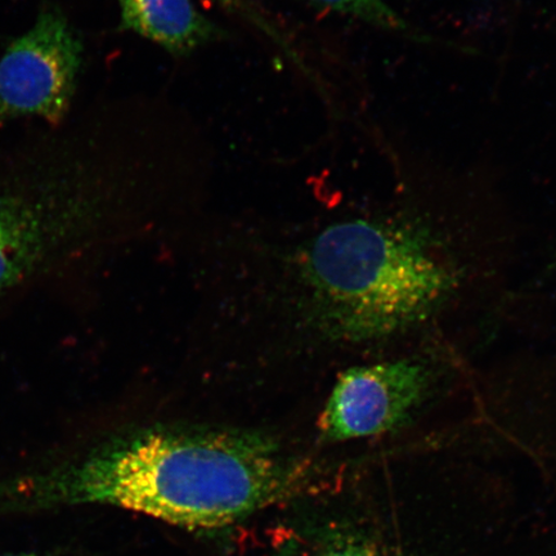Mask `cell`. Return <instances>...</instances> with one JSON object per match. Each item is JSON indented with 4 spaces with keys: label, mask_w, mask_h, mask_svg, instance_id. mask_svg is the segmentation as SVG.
Wrapping results in <instances>:
<instances>
[{
    "label": "cell",
    "mask_w": 556,
    "mask_h": 556,
    "mask_svg": "<svg viewBox=\"0 0 556 556\" xmlns=\"http://www.w3.org/2000/svg\"><path fill=\"white\" fill-rule=\"evenodd\" d=\"M85 46L52 0L0 58V129L16 123L59 127L73 115Z\"/></svg>",
    "instance_id": "cell-4"
},
{
    "label": "cell",
    "mask_w": 556,
    "mask_h": 556,
    "mask_svg": "<svg viewBox=\"0 0 556 556\" xmlns=\"http://www.w3.org/2000/svg\"><path fill=\"white\" fill-rule=\"evenodd\" d=\"M308 556H381L377 548L358 541L336 542Z\"/></svg>",
    "instance_id": "cell-9"
},
{
    "label": "cell",
    "mask_w": 556,
    "mask_h": 556,
    "mask_svg": "<svg viewBox=\"0 0 556 556\" xmlns=\"http://www.w3.org/2000/svg\"><path fill=\"white\" fill-rule=\"evenodd\" d=\"M117 3L122 31L151 40L177 58L197 52L225 35L192 0H117Z\"/></svg>",
    "instance_id": "cell-6"
},
{
    "label": "cell",
    "mask_w": 556,
    "mask_h": 556,
    "mask_svg": "<svg viewBox=\"0 0 556 556\" xmlns=\"http://www.w3.org/2000/svg\"><path fill=\"white\" fill-rule=\"evenodd\" d=\"M215 4L224 7L228 12L247 21L250 25L258 29L264 37H267L273 43L280 48V50L293 60L299 67H304L299 52L295 50L287 35L277 27L273 20H270L266 12L260 9L253 0H212Z\"/></svg>",
    "instance_id": "cell-8"
},
{
    "label": "cell",
    "mask_w": 556,
    "mask_h": 556,
    "mask_svg": "<svg viewBox=\"0 0 556 556\" xmlns=\"http://www.w3.org/2000/svg\"><path fill=\"white\" fill-rule=\"evenodd\" d=\"M432 387L433 370L421 361L348 368L319 417V432L330 442L391 432L412 419Z\"/></svg>",
    "instance_id": "cell-5"
},
{
    "label": "cell",
    "mask_w": 556,
    "mask_h": 556,
    "mask_svg": "<svg viewBox=\"0 0 556 556\" xmlns=\"http://www.w3.org/2000/svg\"><path fill=\"white\" fill-rule=\"evenodd\" d=\"M309 470L258 430L155 426L111 435L0 485L9 510L106 505L190 530H217L307 492Z\"/></svg>",
    "instance_id": "cell-1"
},
{
    "label": "cell",
    "mask_w": 556,
    "mask_h": 556,
    "mask_svg": "<svg viewBox=\"0 0 556 556\" xmlns=\"http://www.w3.org/2000/svg\"><path fill=\"white\" fill-rule=\"evenodd\" d=\"M432 231L408 214L339 222L303 249L299 276L319 330L365 342L426 321L455 287Z\"/></svg>",
    "instance_id": "cell-3"
},
{
    "label": "cell",
    "mask_w": 556,
    "mask_h": 556,
    "mask_svg": "<svg viewBox=\"0 0 556 556\" xmlns=\"http://www.w3.org/2000/svg\"><path fill=\"white\" fill-rule=\"evenodd\" d=\"M0 556H55L52 553H37V552H23V553H7Z\"/></svg>",
    "instance_id": "cell-10"
},
{
    "label": "cell",
    "mask_w": 556,
    "mask_h": 556,
    "mask_svg": "<svg viewBox=\"0 0 556 556\" xmlns=\"http://www.w3.org/2000/svg\"><path fill=\"white\" fill-rule=\"evenodd\" d=\"M307 2L337 12L339 15L363 21L377 29L420 41V43L432 40L409 25L407 20L403 18L384 0H307Z\"/></svg>",
    "instance_id": "cell-7"
},
{
    "label": "cell",
    "mask_w": 556,
    "mask_h": 556,
    "mask_svg": "<svg viewBox=\"0 0 556 556\" xmlns=\"http://www.w3.org/2000/svg\"><path fill=\"white\" fill-rule=\"evenodd\" d=\"M26 124L0 139V298L106 238L142 174L102 110Z\"/></svg>",
    "instance_id": "cell-2"
}]
</instances>
